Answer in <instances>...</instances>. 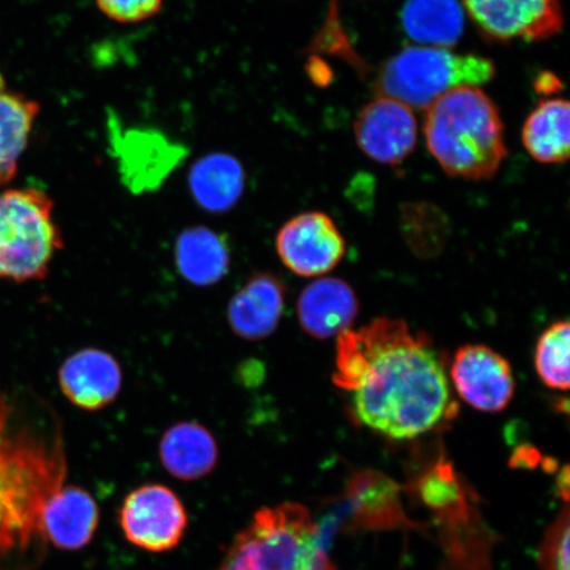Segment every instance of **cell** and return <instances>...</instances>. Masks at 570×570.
<instances>
[{"label": "cell", "mask_w": 570, "mask_h": 570, "mask_svg": "<svg viewBox=\"0 0 570 570\" xmlns=\"http://www.w3.org/2000/svg\"><path fill=\"white\" fill-rule=\"evenodd\" d=\"M216 570H336L318 527L304 505L282 503L256 511L227 548Z\"/></svg>", "instance_id": "cell-4"}, {"label": "cell", "mask_w": 570, "mask_h": 570, "mask_svg": "<svg viewBox=\"0 0 570 570\" xmlns=\"http://www.w3.org/2000/svg\"><path fill=\"white\" fill-rule=\"evenodd\" d=\"M285 306V287L279 277L259 273L246 282L227 306V321L238 337L265 340L279 326Z\"/></svg>", "instance_id": "cell-14"}, {"label": "cell", "mask_w": 570, "mask_h": 570, "mask_svg": "<svg viewBox=\"0 0 570 570\" xmlns=\"http://www.w3.org/2000/svg\"><path fill=\"white\" fill-rule=\"evenodd\" d=\"M53 199L36 188L0 194V279H42L63 246Z\"/></svg>", "instance_id": "cell-6"}, {"label": "cell", "mask_w": 570, "mask_h": 570, "mask_svg": "<svg viewBox=\"0 0 570 570\" xmlns=\"http://www.w3.org/2000/svg\"><path fill=\"white\" fill-rule=\"evenodd\" d=\"M497 75L494 62L480 55L410 46L383 63L373 82L377 96L394 98L410 109L428 110L449 91L480 88Z\"/></svg>", "instance_id": "cell-5"}, {"label": "cell", "mask_w": 570, "mask_h": 570, "mask_svg": "<svg viewBox=\"0 0 570 570\" xmlns=\"http://www.w3.org/2000/svg\"><path fill=\"white\" fill-rule=\"evenodd\" d=\"M244 166L229 154H210L195 163L189 174L190 194L208 213L230 212L244 196Z\"/></svg>", "instance_id": "cell-18"}, {"label": "cell", "mask_w": 570, "mask_h": 570, "mask_svg": "<svg viewBox=\"0 0 570 570\" xmlns=\"http://www.w3.org/2000/svg\"><path fill=\"white\" fill-rule=\"evenodd\" d=\"M402 27L417 46L451 49L465 30V13L459 0H407Z\"/></svg>", "instance_id": "cell-19"}, {"label": "cell", "mask_w": 570, "mask_h": 570, "mask_svg": "<svg viewBox=\"0 0 570 570\" xmlns=\"http://www.w3.org/2000/svg\"><path fill=\"white\" fill-rule=\"evenodd\" d=\"M355 140L370 159L397 166L417 145V120L407 105L376 96L354 120Z\"/></svg>", "instance_id": "cell-10"}, {"label": "cell", "mask_w": 570, "mask_h": 570, "mask_svg": "<svg viewBox=\"0 0 570 570\" xmlns=\"http://www.w3.org/2000/svg\"><path fill=\"white\" fill-rule=\"evenodd\" d=\"M451 376L462 401L481 412H502L515 395V377L509 361L489 346L460 347L454 354Z\"/></svg>", "instance_id": "cell-11"}, {"label": "cell", "mask_w": 570, "mask_h": 570, "mask_svg": "<svg viewBox=\"0 0 570 570\" xmlns=\"http://www.w3.org/2000/svg\"><path fill=\"white\" fill-rule=\"evenodd\" d=\"M276 252L292 273L312 277L336 268L344 258L346 244L327 214L308 212L282 226L276 235Z\"/></svg>", "instance_id": "cell-9"}, {"label": "cell", "mask_w": 570, "mask_h": 570, "mask_svg": "<svg viewBox=\"0 0 570 570\" xmlns=\"http://www.w3.org/2000/svg\"><path fill=\"white\" fill-rule=\"evenodd\" d=\"M41 523L47 541L57 550L80 551L95 538L98 504L87 490L63 484L46 504Z\"/></svg>", "instance_id": "cell-15"}, {"label": "cell", "mask_w": 570, "mask_h": 570, "mask_svg": "<svg viewBox=\"0 0 570 570\" xmlns=\"http://www.w3.org/2000/svg\"><path fill=\"white\" fill-rule=\"evenodd\" d=\"M484 39L494 42L544 41L564 26L560 0H463Z\"/></svg>", "instance_id": "cell-8"}, {"label": "cell", "mask_w": 570, "mask_h": 570, "mask_svg": "<svg viewBox=\"0 0 570 570\" xmlns=\"http://www.w3.org/2000/svg\"><path fill=\"white\" fill-rule=\"evenodd\" d=\"M360 304L346 282L323 277L305 287L298 297L297 317L303 331L312 338L338 337L351 330Z\"/></svg>", "instance_id": "cell-13"}, {"label": "cell", "mask_w": 570, "mask_h": 570, "mask_svg": "<svg viewBox=\"0 0 570 570\" xmlns=\"http://www.w3.org/2000/svg\"><path fill=\"white\" fill-rule=\"evenodd\" d=\"M534 90L539 92V95L543 96H552L556 92H559L562 89V83L560 78L556 77L550 71H544V73H540L534 80Z\"/></svg>", "instance_id": "cell-27"}, {"label": "cell", "mask_w": 570, "mask_h": 570, "mask_svg": "<svg viewBox=\"0 0 570 570\" xmlns=\"http://www.w3.org/2000/svg\"><path fill=\"white\" fill-rule=\"evenodd\" d=\"M119 523L132 546L161 553L180 544L188 529V514L174 490L149 483L126 497L119 511Z\"/></svg>", "instance_id": "cell-7"}, {"label": "cell", "mask_w": 570, "mask_h": 570, "mask_svg": "<svg viewBox=\"0 0 570 570\" xmlns=\"http://www.w3.org/2000/svg\"><path fill=\"white\" fill-rule=\"evenodd\" d=\"M159 458L174 479L190 482L204 479L216 469L219 451L208 428L196 422H181L163 434Z\"/></svg>", "instance_id": "cell-16"}, {"label": "cell", "mask_w": 570, "mask_h": 570, "mask_svg": "<svg viewBox=\"0 0 570 570\" xmlns=\"http://www.w3.org/2000/svg\"><path fill=\"white\" fill-rule=\"evenodd\" d=\"M39 112L38 102L7 88L0 76V187L17 175Z\"/></svg>", "instance_id": "cell-20"}, {"label": "cell", "mask_w": 570, "mask_h": 570, "mask_svg": "<svg viewBox=\"0 0 570 570\" xmlns=\"http://www.w3.org/2000/svg\"><path fill=\"white\" fill-rule=\"evenodd\" d=\"M164 0H96L107 19L122 24L140 23L158 16Z\"/></svg>", "instance_id": "cell-26"}, {"label": "cell", "mask_w": 570, "mask_h": 570, "mask_svg": "<svg viewBox=\"0 0 570 570\" xmlns=\"http://www.w3.org/2000/svg\"><path fill=\"white\" fill-rule=\"evenodd\" d=\"M569 342L568 321H558L541 334L534 351V368L547 387L569 390Z\"/></svg>", "instance_id": "cell-24"}, {"label": "cell", "mask_w": 570, "mask_h": 570, "mask_svg": "<svg viewBox=\"0 0 570 570\" xmlns=\"http://www.w3.org/2000/svg\"><path fill=\"white\" fill-rule=\"evenodd\" d=\"M558 487L560 489V494L564 497L566 501L569 497V469L568 466L562 470V473L559 476Z\"/></svg>", "instance_id": "cell-28"}, {"label": "cell", "mask_w": 570, "mask_h": 570, "mask_svg": "<svg viewBox=\"0 0 570 570\" xmlns=\"http://www.w3.org/2000/svg\"><path fill=\"white\" fill-rule=\"evenodd\" d=\"M333 383L352 392L356 420L392 440H411L453 416L443 361L424 333L381 317L337 337Z\"/></svg>", "instance_id": "cell-1"}, {"label": "cell", "mask_w": 570, "mask_h": 570, "mask_svg": "<svg viewBox=\"0 0 570 570\" xmlns=\"http://www.w3.org/2000/svg\"><path fill=\"white\" fill-rule=\"evenodd\" d=\"M67 470L55 413L0 395V570H28L42 560V511L66 484Z\"/></svg>", "instance_id": "cell-2"}, {"label": "cell", "mask_w": 570, "mask_h": 570, "mask_svg": "<svg viewBox=\"0 0 570 570\" xmlns=\"http://www.w3.org/2000/svg\"><path fill=\"white\" fill-rule=\"evenodd\" d=\"M569 109L567 99H546L525 119L522 139L532 159L543 164H560L568 160Z\"/></svg>", "instance_id": "cell-21"}, {"label": "cell", "mask_w": 570, "mask_h": 570, "mask_svg": "<svg viewBox=\"0 0 570 570\" xmlns=\"http://www.w3.org/2000/svg\"><path fill=\"white\" fill-rule=\"evenodd\" d=\"M402 232L413 253L422 258H433L444 249L449 223L445 214L432 204H405Z\"/></svg>", "instance_id": "cell-23"}, {"label": "cell", "mask_w": 570, "mask_h": 570, "mask_svg": "<svg viewBox=\"0 0 570 570\" xmlns=\"http://www.w3.org/2000/svg\"><path fill=\"white\" fill-rule=\"evenodd\" d=\"M424 135L428 151L453 177L489 180L508 158L501 114L480 88L454 89L434 102Z\"/></svg>", "instance_id": "cell-3"}, {"label": "cell", "mask_w": 570, "mask_h": 570, "mask_svg": "<svg viewBox=\"0 0 570 570\" xmlns=\"http://www.w3.org/2000/svg\"><path fill=\"white\" fill-rule=\"evenodd\" d=\"M120 148V161L125 169L127 185L141 191L158 187L161 178L168 174L178 156L169 141L160 137H149L148 132L134 131L117 145Z\"/></svg>", "instance_id": "cell-22"}, {"label": "cell", "mask_w": 570, "mask_h": 570, "mask_svg": "<svg viewBox=\"0 0 570 570\" xmlns=\"http://www.w3.org/2000/svg\"><path fill=\"white\" fill-rule=\"evenodd\" d=\"M59 384L71 404L96 412L117 401L124 384L122 367L116 356L101 348H82L62 363Z\"/></svg>", "instance_id": "cell-12"}, {"label": "cell", "mask_w": 570, "mask_h": 570, "mask_svg": "<svg viewBox=\"0 0 570 570\" xmlns=\"http://www.w3.org/2000/svg\"><path fill=\"white\" fill-rule=\"evenodd\" d=\"M178 273L197 287H210L224 279L232 265L225 235L205 226H194L178 235L175 246Z\"/></svg>", "instance_id": "cell-17"}, {"label": "cell", "mask_w": 570, "mask_h": 570, "mask_svg": "<svg viewBox=\"0 0 570 570\" xmlns=\"http://www.w3.org/2000/svg\"><path fill=\"white\" fill-rule=\"evenodd\" d=\"M569 510L566 505L541 544V570H569Z\"/></svg>", "instance_id": "cell-25"}]
</instances>
